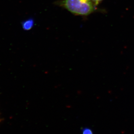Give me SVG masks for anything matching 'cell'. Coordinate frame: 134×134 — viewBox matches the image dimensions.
<instances>
[{
  "mask_svg": "<svg viewBox=\"0 0 134 134\" xmlns=\"http://www.w3.org/2000/svg\"><path fill=\"white\" fill-rule=\"evenodd\" d=\"M58 4L72 14L80 16L91 14L96 7L91 0H62Z\"/></svg>",
  "mask_w": 134,
  "mask_h": 134,
  "instance_id": "cell-1",
  "label": "cell"
},
{
  "mask_svg": "<svg viewBox=\"0 0 134 134\" xmlns=\"http://www.w3.org/2000/svg\"><path fill=\"white\" fill-rule=\"evenodd\" d=\"M34 25V20L32 18H29L25 20L21 23L22 28L24 30L29 31L31 30Z\"/></svg>",
  "mask_w": 134,
  "mask_h": 134,
  "instance_id": "cell-2",
  "label": "cell"
},
{
  "mask_svg": "<svg viewBox=\"0 0 134 134\" xmlns=\"http://www.w3.org/2000/svg\"><path fill=\"white\" fill-rule=\"evenodd\" d=\"M95 6L98 5L103 0H91Z\"/></svg>",
  "mask_w": 134,
  "mask_h": 134,
  "instance_id": "cell-3",
  "label": "cell"
},
{
  "mask_svg": "<svg viewBox=\"0 0 134 134\" xmlns=\"http://www.w3.org/2000/svg\"><path fill=\"white\" fill-rule=\"evenodd\" d=\"M83 134H92V133L90 130L88 129H85L83 130Z\"/></svg>",
  "mask_w": 134,
  "mask_h": 134,
  "instance_id": "cell-4",
  "label": "cell"
},
{
  "mask_svg": "<svg viewBox=\"0 0 134 134\" xmlns=\"http://www.w3.org/2000/svg\"><path fill=\"white\" fill-rule=\"evenodd\" d=\"M0 121H1V119H0Z\"/></svg>",
  "mask_w": 134,
  "mask_h": 134,
  "instance_id": "cell-5",
  "label": "cell"
}]
</instances>
